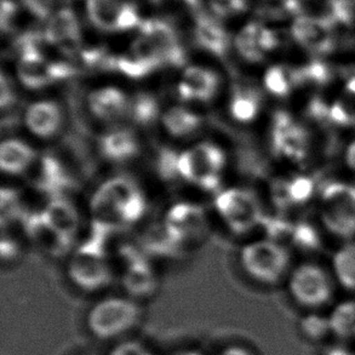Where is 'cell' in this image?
I'll return each mask as SVG.
<instances>
[{
	"label": "cell",
	"instance_id": "1",
	"mask_svg": "<svg viewBox=\"0 0 355 355\" xmlns=\"http://www.w3.org/2000/svg\"><path fill=\"white\" fill-rule=\"evenodd\" d=\"M90 210L97 230L107 233L139 221L146 212V198L129 178H112L94 194Z\"/></svg>",
	"mask_w": 355,
	"mask_h": 355
},
{
	"label": "cell",
	"instance_id": "2",
	"mask_svg": "<svg viewBox=\"0 0 355 355\" xmlns=\"http://www.w3.org/2000/svg\"><path fill=\"white\" fill-rule=\"evenodd\" d=\"M240 261L245 273L263 285L280 283L291 272L288 250L269 238L245 245L240 252Z\"/></svg>",
	"mask_w": 355,
	"mask_h": 355
},
{
	"label": "cell",
	"instance_id": "3",
	"mask_svg": "<svg viewBox=\"0 0 355 355\" xmlns=\"http://www.w3.org/2000/svg\"><path fill=\"white\" fill-rule=\"evenodd\" d=\"M286 279L290 297L307 312H319L334 298V278L319 264H300Z\"/></svg>",
	"mask_w": 355,
	"mask_h": 355
},
{
	"label": "cell",
	"instance_id": "4",
	"mask_svg": "<svg viewBox=\"0 0 355 355\" xmlns=\"http://www.w3.org/2000/svg\"><path fill=\"white\" fill-rule=\"evenodd\" d=\"M225 165L223 150L210 142L194 144L178 154V176L207 191L218 187Z\"/></svg>",
	"mask_w": 355,
	"mask_h": 355
},
{
	"label": "cell",
	"instance_id": "5",
	"mask_svg": "<svg viewBox=\"0 0 355 355\" xmlns=\"http://www.w3.org/2000/svg\"><path fill=\"white\" fill-rule=\"evenodd\" d=\"M96 239L82 245L73 254L68 264V277L77 288L87 293H96L107 288L113 279L111 266L102 246L101 236L96 231Z\"/></svg>",
	"mask_w": 355,
	"mask_h": 355
},
{
	"label": "cell",
	"instance_id": "6",
	"mask_svg": "<svg viewBox=\"0 0 355 355\" xmlns=\"http://www.w3.org/2000/svg\"><path fill=\"white\" fill-rule=\"evenodd\" d=\"M319 215L322 226L341 239L355 236V186L345 182L329 183L320 194Z\"/></svg>",
	"mask_w": 355,
	"mask_h": 355
},
{
	"label": "cell",
	"instance_id": "7",
	"mask_svg": "<svg viewBox=\"0 0 355 355\" xmlns=\"http://www.w3.org/2000/svg\"><path fill=\"white\" fill-rule=\"evenodd\" d=\"M142 317L137 303L125 297H108L97 302L87 314V327L100 340H112L134 329Z\"/></svg>",
	"mask_w": 355,
	"mask_h": 355
},
{
	"label": "cell",
	"instance_id": "8",
	"mask_svg": "<svg viewBox=\"0 0 355 355\" xmlns=\"http://www.w3.org/2000/svg\"><path fill=\"white\" fill-rule=\"evenodd\" d=\"M270 147L284 162L300 165L311 155V135L301 123L285 112L274 116L270 126Z\"/></svg>",
	"mask_w": 355,
	"mask_h": 355
},
{
	"label": "cell",
	"instance_id": "9",
	"mask_svg": "<svg viewBox=\"0 0 355 355\" xmlns=\"http://www.w3.org/2000/svg\"><path fill=\"white\" fill-rule=\"evenodd\" d=\"M215 207L226 226L236 234L252 231L263 221L259 200L246 189L231 188L222 192L217 196Z\"/></svg>",
	"mask_w": 355,
	"mask_h": 355
},
{
	"label": "cell",
	"instance_id": "10",
	"mask_svg": "<svg viewBox=\"0 0 355 355\" xmlns=\"http://www.w3.org/2000/svg\"><path fill=\"white\" fill-rule=\"evenodd\" d=\"M317 186L313 178L306 173H293L277 178L270 184V197L282 211L307 205L315 196Z\"/></svg>",
	"mask_w": 355,
	"mask_h": 355
},
{
	"label": "cell",
	"instance_id": "11",
	"mask_svg": "<svg viewBox=\"0 0 355 355\" xmlns=\"http://www.w3.org/2000/svg\"><path fill=\"white\" fill-rule=\"evenodd\" d=\"M291 34L303 49L315 55H325L335 48V29L327 19L298 16L293 21Z\"/></svg>",
	"mask_w": 355,
	"mask_h": 355
},
{
	"label": "cell",
	"instance_id": "12",
	"mask_svg": "<svg viewBox=\"0 0 355 355\" xmlns=\"http://www.w3.org/2000/svg\"><path fill=\"white\" fill-rule=\"evenodd\" d=\"M164 227L178 245L202 238L207 227L200 207L193 204H178L171 207L164 221Z\"/></svg>",
	"mask_w": 355,
	"mask_h": 355
},
{
	"label": "cell",
	"instance_id": "13",
	"mask_svg": "<svg viewBox=\"0 0 355 355\" xmlns=\"http://www.w3.org/2000/svg\"><path fill=\"white\" fill-rule=\"evenodd\" d=\"M262 225L267 227L269 239L284 245V241L304 251H314L322 245V239L312 223L288 221L284 218H263Z\"/></svg>",
	"mask_w": 355,
	"mask_h": 355
},
{
	"label": "cell",
	"instance_id": "14",
	"mask_svg": "<svg viewBox=\"0 0 355 355\" xmlns=\"http://www.w3.org/2000/svg\"><path fill=\"white\" fill-rule=\"evenodd\" d=\"M220 87V78L212 69L202 66H191L183 71L178 82V94L187 102L211 101Z\"/></svg>",
	"mask_w": 355,
	"mask_h": 355
},
{
	"label": "cell",
	"instance_id": "15",
	"mask_svg": "<svg viewBox=\"0 0 355 355\" xmlns=\"http://www.w3.org/2000/svg\"><path fill=\"white\" fill-rule=\"evenodd\" d=\"M279 45L280 34L257 22L246 24L236 38V50L250 62H261Z\"/></svg>",
	"mask_w": 355,
	"mask_h": 355
},
{
	"label": "cell",
	"instance_id": "16",
	"mask_svg": "<svg viewBox=\"0 0 355 355\" xmlns=\"http://www.w3.org/2000/svg\"><path fill=\"white\" fill-rule=\"evenodd\" d=\"M130 102L131 98L119 87H97L87 96V110L97 120L116 124L129 116Z\"/></svg>",
	"mask_w": 355,
	"mask_h": 355
},
{
	"label": "cell",
	"instance_id": "17",
	"mask_svg": "<svg viewBox=\"0 0 355 355\" xmlns=\"http://www.w3.org/2000/svg\"><path fill=\"white\" fill-rule=\"evenodd\" d=\"M24 123L29 134L38 139H51L62 128V108L51 100L32 102L24 111Z\"/></svg>",
	"mask_w": 355,
	"mask_h": 355
},
{
	"label": "cell",
	"instance_id": "18",
	"mask_svg": "<svg viewBox=\"0 0 355 355\" xmlns=\"http://www.w3.org/2000/svg\"><path fill=\"white\" fill-rule=\"evenodd\" d=\"M142 35L158 50L163 62H182L183 51L180 48L176 33L170 24L162 19H146L139 26Z\"/></svg>",
	"mask_w": 355,
	"mask_h": 355
},
{
	"label": "cell",
	"instance_id": "19",
	"mask_svg": "<svg viewBox=\"0 0 355 355\" xmlns=\"http://www.w3.org/2000/svg\"><path fill=\"white\" fill-rule=\"evenodd\" d=\"M45 40L66 53H72L79 49L80 28L77 16L72 10H58L49 19Z\"/></svg>",
	"mask_w": 355,
	"mask_h": 355
},
{
	"label": "cell",
	"instance_id": "20",
	"mask_svg": "<svg viewBox=\"0 0 355 355\" xmlns=\"http://www.w3.org/2000/svg\"><path fill=\"white\" fill-rule=\"evenodd\" d=\"M24 228L29 239L45 254L61 256L72 244L71 240L61 236L55 228L50 226L42 214L29 216L24 223Z\"/></svg>",
	"mask_w": 355,
	"mask_h": 355
},
{
	"label": "cell",
	"instance_id": "21",
	"mask_svg": "<svg viewBox=\"0 0 355 355\" xmlns=\"http://www.w3.org/2000/svg\"><path fill=\"white\" fill-rule=\"evenodd\" d=\"M100 149L105 158L113 163H125L139 153V139L132 130L114 128L102 136Z\"/></svg>",
	"mask_w": 355,
	"mask_h": 355
},
{
	"label": "cell",
	"instance_id": "22",
	"mask_svg": "<svg viewBox=\"0 0 355 355\" xmlns=\"http://www.w3.org/2000/svg\"><path fill=\"white\" fill-rule=\"evenodd\" d=\"M37 158L35 150L21 139H5L0 147V166L11 176L28 173Z\"/></svg>",
	"mask_w": 355,
	"mask_h": 355
},
{
	"label": "cell",
	"instance_id": "23",
	"mask_svg": "<svg viewBox=\"0 0 355 355\" xmlns=\"http://www.w3.org/2000/svg\"><path fill=\"white\" fill-rule=\"evenodd\" d=\"M157 285L158 280L150 266L139 254H134L129 259L128 268L123 277L125 291L132 297H148L153 295Z\"/></svg>",
	"mask_w": 355,
	"mask_h": 355
},
{
	"label": "cell",
	"instance_id": "24",
	"mask_svg": "<svg viewBox=\"0 0 355 355\" xmlns=\"http://www.w3.org/2000/svg\"><path fill=\"white\" fill-rule=\"evenodd\" d=\"M42 215L61 236L73 241L79 228V215L71 202L56 198L50 202Z\"/></svg>",
	"mask_w": 355,
	"mask_h": 355
},
{
	"label": "cell",
	"instance_id": "25",
	"mask_svg": "<svg viewBox=\"0 0 355 355\" xmlns=\"http://www.w3.org/2000/svg\"><path fill=\"white\" fill-rule=\"evenodd\" d=\"M160 120L165 131L176 139L196 134L202 121L197 112L184 106L170 107L162 114Z\"/></svg>",
	"mask_w": 355,
	"mask_h": 355
},
{
	"label": "cell",
	"instance_id": "26",
	"mask_svg": "<svg viewBox=\"0 0 355 355\" xmlns=\"http://www.w3.org/2000/svg\"><path fill=\"white\" fill-rule=\"evenodd\" d=\"M28 173L33 186L45 192L53 194L60 192L67 184V178L62 168L50 157L37 158Z\"/></svg>",
	"mask_w": 355,
	"mask_h": 355
},
{
	"label": "cell",
	"instance_id": "27",
	"mask_svg": "<svg viewBox=\"0 0 355 355\" xmlns=\"http://www.w3.org/2000/svg\"><path fill=\"white\" fill-rule=\"evenodd\" d=\"M196 38L199 45L209 53L223 56L230 48V35L216 19L200 16L197 19Z\"/></svg>",
	"mask_w": 355,
	"mask_h": 355
},
{
	"label": "cell",
	"instance_id": "28",
	"mask_svg": "<svg viewBox=\"0 0 355 355\" xmlns=\"http://www.w3.org/2000/svg\"><path fill=\"white\" fill-rule=\"evenodd\" d=\"M134 0H87L89 19L96 28L116 32L123 10Z\"/></svg>",
	"mask_w": 355,
	"mask_h": 355
},
{
	"label": "cell",
	"instance_id": "29",
	"mask_svg": "<svg viewBox=\"0 0 355 355\" xmlns=\"http://www.w3.org/2000/svg\"><path fill=\"white\" fill-rule=\"evenodd\" d=\"M329 124L355 126V76L345 83L341 94L329 102Z\"/></svg>",
	"mask_w": 355,
	"mask_h": 355
},
{
	"label": "cell",
	"instance_id": "30",
	"mask_svg": "<svg viewBox=\"0 0 355 355\" xmlns=\"http://www.w3.org/2000/svg\"><path fill=\"white\" fill-rule=\"evenodd\" d=\"M262 110L261 94L254 87H238L233 92L230 102V111L233 119L241 124H248L259 116Z\"/></svg>",
	"mask_w": 355,
	"mask_h": 355
},
{
	"label": "cell",
	"instance_id": "31",
	"mask_svg": "<svg viewBox=\"0 0 355 355\" xmlns=\"http://www.w3.org/2000/svg\"><path fill=\"white\" fill-rule=\"evenodd\" d=\"M263 87L272 96L286 98L295 89L300 87L296 68L293 69L284 64H274L264 73Z\"/></svg>",
	"mask_w": 355,
	"mask_h": 355
},
{
	"label": "cell",
	"instance_id": "32",
	"mask_svg": "<svg viewBox=\"0 0 355 355\" xmlns=\"http://www.w3.org/2000/svg\"><path fill=\"white\" fill-rule=\"evenodd\" d=\"M332 273L338 285L355 293V243L343 245L332 257Z\"/></svg>",
	"mask_w": 355,
	"mask_h": 355
},
{
	"label": "cell",
	"instance_id": "33",
	"mask_svg": "<svg viewBox=\"0 0 355 355\" xmlns=\"http://www.w3.org/2000/svg\"><path fill=\"white\" fill-rule=\"evenodd\" d=\"M129 116L139 125H149L160 116L158 101L149 94H139L130 102Z\"/></svg>",
	"mask_w": 355,
	"mask_h": 355
},
{
	"label": "cell",
	"instance_id": "34",
	"mask_svg": "<svg viewBox=\"0 0 355 355\" xmlns=\"http://www.w3.org/2000/svg\"><path fill=\"white\" fill-rule=\"evenodd\" d=\"M298 87H322L331 80V71L322 61H312L296 68Z\"/></svg>",
	"mask_w": 355,
	"mask_h": 355
},
{
	"label": "cell",
	"instance_id": "35",
	"mask_svg": "<svg viewBox=\"0 0 355 355\" xmlns=\"http://www.w3.org/2000/svg\"><path fill=\"white\" fill-rule=\"evenodd\" d=\"M301 334L312 342L322 341L332 334L330 318L322 317L319 312H308L301 320Z\"/></svg>",
	"mask_w": 355,
	"mask_h": 355
},
{
	"label": "cell",
	"instance_id": "36",
	"mask_svg": "<svg viewBox=\"0 0 355 355\" xmlns=\"http://www.w3.org/2000/svg\"><path fill=\"white\" fill-rule=\"evenodd\" d=\"M330 318L332 334L338 336L355 335V302L342 303Z\"/></svg>",
	"mask_w": 355,
	"mask_h": 355
},
{
	"label": "cell",
	"instance_id": "37",
	"mask_svg": "<svg viewBox=\"0 0 355 355\" xmlns=\"http://www.w3.org/2000/svg\"><path fill=\"white\" fill-rule=\"evenodd\" d=\"M332 28L349 27L354 19V8L351 0H329L327 5V17Z\"/></svg>",
	"mask_w": 355,
	"mask_h": 355
},
{
	"label": "cell",
	"instance_id": "38",
	"mask_svg": "<svg viewBox=\"0 0 355 355\" xmlns=\"http://www.w3.org/2000/svg\"><path fill=\"white\" fill-rule=\"evenodd\" d=\"M210 8L220 17L240 14L246 9V0H210Z\"/></svg>",
	"mask_w": 355,
	"mask_h": 355
},
{
	"label": "cell",
	"instance_id": "39",
	"mask_svg": "<svg viewBox=\"0 0 355 355\" xmlns=\"http://www.w3.org/2000/svg\"><path fill=\"white\" fill-rule=\"evenodd\" d=\"M111 355H150L139 342L129 341L120 343L113 348Z\"/></svg>",
	"mask_w": 355,
	"mask_h": 355
},
{
	"label": "cell",
	"instance_id": "40",
	"mask_svg": "<svg viewBox=\"0 0 355 355\" xmlns=\"http://www.w3.org/2000/svg\"><path fill=\"white\" fill-rule=\"evenodd\" d=\"M345 160H346L347 168H349L352 173H355V139L347 146Z\"/></svg>",
	"mask_w": 355,
	"mask_h": 355
},
{
	"label": "cell",
	"instance_id": "41",
	"mask_svg": "<svg viewBox=\"0 0 355 355\" xmlns=\"http://www.w3.org/2000/svg\"><path fill=\"white\" fill-rule=\"evenodd\" d=\"M217 355H254L251 352L248 351L246 348H243V347L239 346H232L228 347L226 349H223V351L220 353V354Z\"/></svg>",
	"mask_w": 355,
	"mask_h": 355
},
{
	"label": "cell",
	"instance_id": "42",
	"mask_svg": "<svg viewBox=\"0 0 355 355\" xmlns=\"http://www.w3.org/2000/svg\"><path fill=\"white\" fill-rule=\"evenodd\" d=\"M327 355H352L349 353V351H347L345 348H340V347H336V348H332L330 351H327Z\"/></svg>",
	"mask_w": 355,
	"mask_h": 355
},
{
	"label": "cell",
	"instance_id": "43",
	"mask_svg": "<svg viewBox=\"0 0 355 355\" xmlns=\"http://www.w3.org/2000/svg\"><path fill=\"white\" fill-rule=\"evenodd\" d=\"M152 3H154V4H160V3H164L165 0H150Z\"/></svg>",
	"mask_w": 355,
	"mask_h": 355
}]
</instances>
